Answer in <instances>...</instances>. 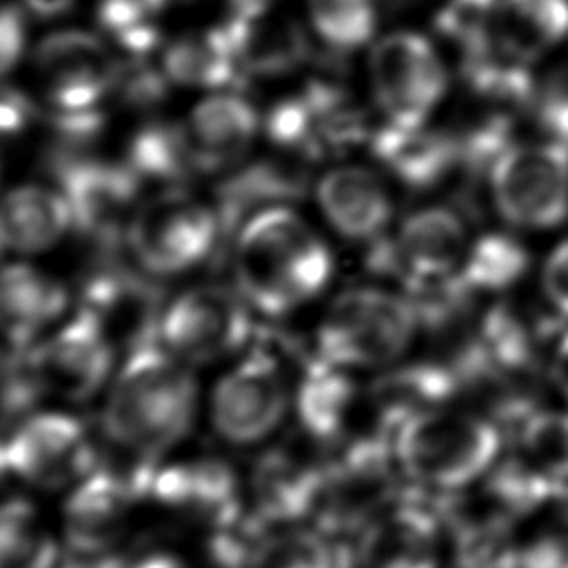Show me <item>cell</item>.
<instances>
[{"instance_id": "cell-2", "label": "cell", "mask_w": 568, "mask_h": 568, "mask_svg": "<svg viewBox=\"0 0 568 568\" xmlns=\"http://www.w3.org/2000/svg\"><path fill=\"white\" fill-rule=\"evenodd\" d=\"M231 268L235 288L253 311L288 315L326 288L333 255L291 204H277L257 211L233 233Z\"/></svg>"}, {"instance_id": "cell-42", "label": "cell", "mask_w": 568, "mask_h": 568, "mask_svg": "<svg viewBox=\"0 0 568 568\" xmlns=\"http://www.w3.org/2000/svg\"><path fill=\"white\" fill-rule=\"evenodd\" d=\"M27 49V20L22 7L0 0V80L22 60Z\"/></svg>"}, {"instance_id": "cell-41", "label": "cell", "mask_w": 568, "mask_h": 568, "mask_svg": "<svg viewBox=\"0 0 568 568\" xmlns=\"http://www.w3.org/2000/svg\"><path fill=\"white\" fill-rule=\"evenodd\" d=\"M517 568H568V528L544 530L521 544Z\"/></svg>"}, {"instance_id": "cell-46", "label": "cell", "mask_w": 568, "mask_h": 568, "mask_svg": "<svg viewBox=\"0 0 568 568\" xmlns=\"http://www.w3.org/2000/svg\"><path fill=\"white\" fill-rule=\"evenodd\" d=\"M78 561H60L58 568H126L124 564H120L115 557H111V552H104V555H82V552H75Z\"/></svg>"}, {"instance_id": "cell-32", "label": "cell", "mask_w": 568, "mask_h": 568, "mask_svg": "<svg viewBox=\"0 0 568 568\" xmlns=\"http://www.w3.org/2000/svg\"><path fill=\"white\" fill-rule=\"evenodd\" d=\"M160 67L171 84L209 91H222L242 75L224 24L175 38L162 49Z\"/></svg>"}, {"instance_id": "cell-28", "label": "cell", "mask_w": 568, "mask_h": 568, "mask_svg": "<svg viewBox=\"0 0 568 568\" xmlns=\"http://www.w3.org/2000/svg\"><path fill=\"white\" fill-rule=\"evenodd\" d=\"M69 231L71 209L58 186L20 184L0 197V253H42Z\"/></svg>"}, {"instance_id": "cell-21", "label": "cell", "mask_w": 568, "mask_h": 568, "mask_svg": "<svg viewBox=\"0 0 568 568\" xmlns=\"http://www.w3.org/2000/svg\"><path fill=\"white\" fill-rule=\"evenodd\" d=\"M242 73L275 78L306 62L311 47L302 24L273 2L233 7L224 22Z\"/></svg>"}, {"instance_id": "cell-16", "label": "cell", "mask_w": 568, "mask_h": 568, "mask_svg": "<svg viewBox=\"0 0 568 568\" xmlns=\"http://www.w3.org/2000/svg\"><path fill=\"white\" fill-rule=\"evenodd\" d=\"M468 244L466 224L455 209L424 206L404 217L393 237L373 240L366 260L375 273L395 277L406 291L419 280L457 273Z\"/></svg>"}, {"instance_id": "cell-11", "label": "cell", "mask_w": 568, "mask_h": 568, "mask_svg": "<svg viewBox=\"0 0 568 568\" xmlns=\"http://www.w3.org/2000/svg\"><path fill=\"white\" fill-rule=\"evenodd\" d=\"M488 189L510 226H559L568 217V146L557 140L513 142L490 166Z\"/></svg>"}, {"instance_id": "cell-17", "label": "cell", "mask_w": 568, "mask_h": 568, "mask_svg": "<svg viewBox=\"0 0 568 568\" xmlns=\"http://www.w3.org/2000/svg\"><path fill=\"white\" fill-rule=\"evenodd\" d=\"M153 280L142 268L138 273L120 266L113 255L102 257L82 284L78 308L89 313L118 348L158 342L164 304Z\"/></svg>"}, {"instance_id": "cell-9", "label": "cell", "mask_w": 568, "mask_h": 568, "mask_svg": "<svg viewBox=\"0 0 568 568\" xmlns=\"http://www.w3.org/2000/svg\"><path fill=\"white\" fill-rule=\"evenodd\" d=\"M0 462L40 493H67L98 468L89 428L67 406L22 415L0 446Z\"/></svg>"}, {"instance_id": "cell-24", "label": "cell", "mask_w": 568, "mask_h": 568, "mask_svg": "<svg viewBox=\"0 0 568 568\" xmlns=\"http://www.w3.org/2000/svg\"><path fill=\"white\" fill-rule=\"evenodd\" d=\"M315 200L342 237L366 242L382 237L393 215V200L377 173L357 164L328 169L315 184Z\"/></svg>"}, {"instance_id": "cell-19", "label": "cell", "mask_w": 568, "mask_h": 568, "mask_svg": "<svg viewBox=\"0 0 568 568\" xmlns=\"http://www.w3.org/2000/svg\"><path fill=\"white\" fill-rule=\"evenodd\" d=\"M138 490L118 473L98 466L64 493L60 513L62 544L73 552H111L129 532Z\"/></svg>"}, {"instance_id": "cell-8", "label": "cell", "mask_w": 568, "mask_h": 568, "mask_svg": "<svg viewBox=\"0 0 568 568\" xmlns=\"http://www.w3.org/2000/svg\"><path fill=\"white\" fill-rule=\"evenodd\" d=\"M251 311L235 286H189L164 304L158 342L191 368L233 362L248 348Z\"/></svg>"}, {"instance_id": "cell-18", "label": "cell", "mask_w": 568, "mask_h": 568, "mask_svg": "<svg viewBox=\"0 0 568 568\" xmlns=\"http://www.w3.org/2000/svg\"><path fill=\"white\" fill-rule=\"evenodd\" d=\"M149 495L160 510L211 530L235 524L242 506L237 473L211 455L166 457L149 481Z\"/></svg>"}, {"instance_id": "cell-7", "label": "cell", "mask_w": 568, "mask_h": 568, "mask_svg": "<svg viewBox=\"0 0 568 568\" xmlns=\"http://www.w3.org/2000/svg\"><path fill=\"white\" fill-rule=\"evenodd\" d=\"M222 242V224L213 204L184 189H164L140 204L124 246L146 275L164 280L193 271L213 257Z\"/></svg>"}, {"instance_id": "cell-33", "label": "cell", "mask_w": 568, "mask_h": 568, "mask_svg": "<svg viewBox=\"0 0 568 568\" xmlns=\"http://www.w3.org/2000/svg\"><path fill=\"white\" fill-rule=\"evenodd\" d=\"M122 162L142 184L158 182L164 189H178L200 173L184 122L153 120L142 124L131 135Z\"/></svg>"}, {"instance_id": "cell-34", "label": "cell", "mask_w": 568, "mask_h": 568, "mask_svg": "<svg viewBox=\"0 0 568 568\" xmlns=\"http://www.w3.org/2000/svg\"><path fill=\"white\" fill-rule=\"evenodd\" d=\"M62 537L29 497L0 501V568H58Z\"/></svg>"}, {"instance_id": "cell-37", "label": "cell", "mask_w": 568, "mask_h": 568, "mask_svg": "<svg viewBox=\"0 0 568 568\" xmlns=\"http://www.w3.org/2000/svg\"><path fill=\"white\" fill-rule=\"evenodd\" d=\"M246 568H339L331 535L317 526L271 528L257 539Z\"/></svg>"}, {"instance_id": "cell-12", "label": "cell", "mask_w": 568, "mask_h": 568, "mask_svg": "<svg viewBox=\"0 0 568 568\" xmlns=\"http://www.w3.org/2000/svg\"><path fill=\"white\" fill-rule=\"evenodd\" d=\"M397 459L384 435L362 437L348 444L333 462L322 466L317 528L326 535L364 530L393 506Z\"/></svg>"}, {"instance_id": "cell-29", "label": "cell", "mask_w": 568, "mask_h": 568, "mask_svg": "<svg viewBox=\"0 0 568 568\" xmlns=\"http://www.w3.org/2000/svg\"><path fill=\"white\" fill-rule=\"evenodd\" d=\"M306 189V171L291 160H257L233 169L217 189V215L229 240L251 215L268 206L288 204Z\"/></svg>"}, {"instance_id": "cell-35", "label": "cell", "mask_w": 568, "mask_h": 568, "mask_svg": "<svg viewBox=\"0 0 568 568\" xmlns=\"http://www.w3.org/2000/svg\"><path fill=\"white\" fill-rule=\"evenodd\" d=\"M530 264L526 246L508 233H486L468 244L457 268L459 282L475 293H499L521 280Z\"/></svg>"}, {"instance_id": "cell-25", "label": "cell", "mask_w": 568, "mask_h": 568, "mask_svg": "<svg viewBox=\"0 0 568 568\" xmlns=\"http://www.w3.org/2000/svg\"><path fill=\"white\" fill-rule=\"evenodd\" d=\"M459 390V379L453 366L437 362L393 364L373 382L368 390V404L379 422V435L393 437V433L424 415L446 408Z\"/></svg>"}, {"instance_id": "cell-20", "label": "cell", "mask_w": 568, "mask_h": 568, "mask_svg": "<svg viewBox=\"0 0 568 568\" xmlns=\"http://www.w3.org/2000/svg\"><path fill=\"white\" fill-rule=\"evenodd\" d=\"M67 286L29 262L0 264V344L22 355L69 311Z\"/></svg>"}, {"instance_id": "cell-44", "label": "cell", "mask_w": 568, "mask_h": 568, "mask_svg": "<svg viewBox=\"0 0 568 568\" xmlns=\"http://www.w3.org/2000/svg\"><path fill=\"white\" fill-rule=\"evenodd\" d=\"M31 115L33 109L27 98L16 91H0V158L24 133Z\"/></svg>"}, {"instance_id": "cell-23", "label": "cell", "mask_w": 568, "mask_h": 568, "mask_svg": "<svg viewBox=\"0 0 568 568\" xmlns=\"http://www.w3.org/2000/svg\"><path fill=\"white\" fill-rule=\"evenodd\" d=\"M435 510L393 504L359 537V568H439L444 530Z\"/></svg>"}, {"instance_id": "cell-10", "label": "cell", "mask_w": 568, "mask_h": 568, "mask_svg": "<svg viewBox=\"0 0 568 568\" xmlns=\"http://www.w3.org/2000/svg\"><path fill=\"white\" fill-rule=\"evenodd\" d=\"M51 175L62 191L78 231L87 242L113 255L120 242H126L129 226L138 213L142 182L124 162H106L78 153H51Z\"/></svg>"}, {"instance_id": "cell-15", "label": "cell", "mask_w": 568, "mask_h": 568, "mask_svg": "<svg viewBox=\"0 0 568 568\" xmlns=\"http://www.w3.org/2000/svg\"><path fill=\"white\" fill-rule=\"evenodd\" d=\"M36 87L51 113H95L115 91L120 60L106 42L82 29L44 36L31 58Z\"/></svg>"}, {"instance_id": "cell-47", "label": "cell", "mask_w": 568, "mask_h": 568, "mask_svg": "<svg viewBox=\"0 0 568 568\" xmlns=\"http://www.w3.org/2000/svg\"><path fill=\"white\" fill-rule=\"evenodd\" d=\"M129 568H186L178 557L173 555H166V552H155L151 557H144L140 559L138 564L129 566Z\"/></svg>"}, {"instance_id": "cell-40", "label": "cell", "mask_w": 568, "mask_h": 568, "mask_svg": "<svg viewBox=\"0 0 568 568\" xmlns=\"http://www.w3.org/2000/svg\"><path fill=\"white\" fill-rule=\"evenodd\" d=\"M169 0H98L100 27L129 53H151L160 42L158 20Z\"/></svg>"}, {"instance_id": "cell-1", "label": "cell", "mask_w": 568, "mask_h": 568, "mask_svg": "<svg viewBox=\"0 0 568 568\" xmlns=\"http://www.w3.org/2000/svg\"><path fill=\"white\" fill-rule=\"evenodd\" d=\"M202 404L195 368L160 342H146L120 359L102 395L100 422L122 453L160 462L189 439Z\"/></svg>"}, {"instance_id": "cell-39", "label": "cell", "mask_w": 568, "mask_h": 568, "mask_svg": "<svg viewBox=\"0 0 568 568\" xmlns=\"http://www.w3.org/2000/svg\"><path fill=\"white\" fill-rule=\"evenodd\" d=\"M499 0H446L435 16L437 33L457 49L459 62L495 49Z\"/></svg>"}, {"instance_id": "cell-43", "label": "cell", "mask_w": 568, "mask_h": 568, "mask_svg": "<svg viewBox=\"0 0 568 568\" xmlns=\"http://www.w3.org/2000/svg\"><path fill=\"white\" fill-rule=\"evenodd\" d=\"M541 291L550 308L568 317V240L559 242L541 266Z\"/></svg>"}, {"instance_id": "cell-5", "label": "cell", "mask_w": 568, "mask_h": 568, "mask_svg": "<svg viewBox=\"0 0 568 568\" xmlns=\"http://www.w3.org/2000/svg\"><path fill=\"white\" fill-rule=\"evenodd\" d=\"M295 382L273 351L246 348L211 386L204 410L213 433L229 446L268 442L293 413Z\"/></svg>"}, {"instance_id": "cell-38", "label": "cell", "mask_w": 568, "mask_h": 568, "mask_svg": "<svg viewBox=\"0 0 568 568\" xmlns=\"http://www.w3.org/2000/svg\"><path fill=\"white\" fill-rule=\"evenodd\" d=\"M306 13L313 33L339 53L368 44L377 24L373 0H306Z\"/></svg>"}, {"instance_id": "cell-22", "label": "cell", "mask_w": 568, "mask_h": 568, "mask_svg": "<svg viewBox=\"0 0 568 568\" xmlns=\"http://www.w3.org/2000/svg\"><path fill=\"white\" fill-rule=\"evenodd\" d=\"M184 129L200 173L233 171L262 131V115L240 93L222 89L191 109Z\"/></svg>"}, {"instance_id": "cell-31", "label": "cell", "mask_w": 568, "mask_h": 568, "mask_svg": "<svg viewBox=\"0 0 568 568\" xmlns=\"http://www.w3.org/2000/svg\"><path fill=\"white\" fill-rule=\"evenodd\" d=\"M568 40V0H499L495 16L497 49L532 64Z\"/></svg>"}, {"instance_id": "cell-14", "label": "cell", "mask_w": 568, "mask_h": 568, "mask_svg": "<svg viewBox=\"0 0 568 568\" xmlns=\"http://www.w3.org/2000/svg\"><path fill=\"white\" fill-rule=\"evenodd\" d=\"M368 78L386 122L404 126L426 124L448 89L439 51L417 31H393L373 42Z\"/></svg>"}, {"instance_id": "cell-3", "label": "cell", "mask_w": 568, "mask_h": 568, "mask_svg": "<svg viewBox=\"0 0 568 568\" xmlns=\"http://www.w3.org/2000/svg\"><path fill=\"white\" fill-rule=\"evenodd\" d=\"M390 444L406 477L450 493L477 484L497 464L501 433L486 415L446 406L402 424Z\"/></svg>"}, {"instance_id": "cell-36", "label": "cell", "mask_w": 568, "mask_h": 568, "mask_svg": "<svg viewBox=\"0 0 568 568\" xmlns=\"http://www.w3.org/2000/svg\"><path fill=\"white\" fill-rule=\"evenodd\" d=\"M537 475L559 490L568 486V410L535 408L517 424V450Z\"/></svg>"}, {"instance_id": "cell-48", "label": "cell", "mask_w": 568, "mask_h": 568, "mask_svg": "<svg viewBox=\"0 0 568 568\" xmlns=\"http://www.w3.org/2000/svg\"><path fill=\"white\" fill-rule=\"evenodd\" d=\"M388 4H395V7H404V4H413V2H419V0H384Z\"/></svg>"}, {"instance_id": "cell-27", "label": "cell", "mask_w": 568, "mask_h": 568, "mask_svg": "<svg viewBox=\"0 0 568 568\" xmlns=\"http://www.w3.org/2000/svg\"><path fill=\"white\" fill-rule=\"evenodd\" d=\"M368 142L377 162L410 189H428L459 166L457 135L426 124L386 122L371 131Z\"/></svg>"}, {"instance_id": "cell-13", "label": "cell", "mask_w": 568, "mask_h": 568, "mask_svg": "<svg viewBox=\"0 0 568 568\" xmlns=\"http://www.w3.org/2000/svg\"><path fill=\"white\" fill-rule=\"evenodd\" d=\"M262 131L282 153L302 162L337 153L371 138L355 100L337 84L313 80L277 100L262 118Z\"/></svg>"}, {"instance_id": "cell-45", "label": "cell", "mask_w": 568, "mask_h": 568, "mask_svg": "<svg viewBox=\"0 0 568 568\" xmlns=\"http://www.w3.org/2000/svg\"><path fill=\"white\" fill-rule=\"evenodd\" d=\"M548 371H550L552 386L559 390V395L568 404V331L557 335V339L552 342Z\"/></svg>"}, {"instance_id": "cell-6", "label": "cell", "mask_w": 568, "mask_h": 568, "mask_svg": "<svg viewBox=\"0 0 568 568\" xmlns=\"http://www.w3.org/2000/svg\"><path fill=\"white\" fill-rule=\"evenodd\" d=\"M20 357L29 388L58 406H80L102 397L120 364L113 339L80 308Z\"/></svg>"}, {"instance_id": "cell-30", "label": "cell", "mask_w": 568, "mask_h": 568, "mask_svg": "<svg viewBox=\"0 0 568 568\" xmlns=\"http://www.w3.org/2000/svg\"><path fill=\"white\" fill-rule=\"evenodd\" d=\"M359 404L353 373L322 357H313L293 390V413L304 433L317 442L339 439Z\"/></svg>"}, {"instance_id": "cell-26", "label": "cell", "mask_w": 568, "mask_h": 568, "mask_svg": "<svg viewBox=\"0 0 568 568\" xmlns=\"http://www.w3.org/2000/svg\"><path fill=\"white\" fill-rule=\"evenodd\" d=\"M322 484V466L288 453L268 450L251 473V497L260 517L271 526L304 524L315 515Z\"/></svg>"}, {"instance_id": "cell-4", "label": "cell", "mask_w": 568, "mask_h": 568, "mask_svg": "<svg viewBox=\"0 0 568 568\" xmlns=\"http://www.w3.org/2000/svg\"><path fill=\"white\" fill-rule=\"evenodd\" d=\"M419 317L404 293L382 286L342 291L315 331V355L351 373L384 371L410 348Z\"/></svg>"}]
</instances>
